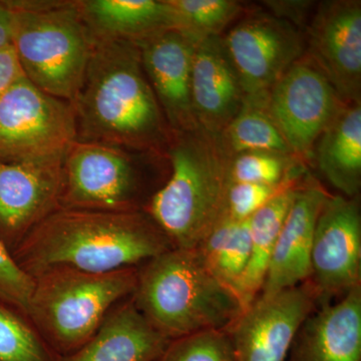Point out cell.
I'll list each match as a JSON object with an SVG mask.
<instances>
[{
    "mask_svg": "<svg viewBox=\"0 0 361 361\" xmlns=\"http://www.w3.org/2000/svg\"><path fill=\"white\" fill-rule=\"evenodd\" d=\"M173 246L144 210L104 212L58 208L11 255L33 278L52 268L106 273L139 267Z\"/></svg>",
    "mask_w": 361,
    "mask_h": 361,
    "instance_id": "cell-1",
    "label": "cell"
},
{
    "mask_svg": "<svg viewBox=\"0 0 361 361\" xmlns=\"http://www.w3.org/2000/svg\"><path fill=\"white\" fill-rule=\"evenodd\" d=\"M71 104L77 141L166 155L172 132L137 44L94 39L84 82Z\"/></svg>",
    "mask_w": 361,
    "mask_h": 361,
    "instance_id": "cell-2",
    "label": "cell"
},
{
    "mask_svg": "<svg viewBox=\"0 0 361 361\" xmlns=\"http://www.w3.org/2000/svg\"><path fill=\"white\" fill-rule=\"evenodd\" d=\"M166 155L170 176L144 211L173 248L195 249L227 216L232 158L219 135L201 128L172 132Z\"/></svg>",
    "mask_w": 361,
    "mask_h": 361,
    "instance_id": "cell-3",
    "label": "cell"
},
{
    "mask_svg": "<svg viewBox=\"0 0 361 361\" xmlns=\"http://www.w3.org/2000/svg\"><path fill=\"white\" fill-rule=\"evenodd\" d=\"M135 306L169 341L209 330L228 331L245 310L207 267L198 249L172 248L137 268Z\"/></svg>",
    "mask_w": 361,
    "mask_h": 361,
    "instance_id": "cell-4",
    "label": "cell"
},
{
    "mask_svg": "<svg viewBox=\"0 0 361 361\" xmlns=\"http://www.w3.org/2000/svg\"><path fill=\"white\" fill-rule=\"evenodd\" d=\"M11 45L35 87L71 102L82 87L94 39L77 0H6Z\"/></svg>",
    "mask_w": 361,
    "mask_h": 361,
    "instance_id": "cell-5",
    "label": "cell"
},
{
    "mask_svg": "<svg viewBox=\"0 0 361 361\" xmlns=\"http://www.w3.org/2000/svg\"><path fill=\"white\" fill-rule=\"evenodd\" d=\"M137 268L106 273L52 268L33 277L26 316L59 357L75 353L96 334L111 308L132 296Z\"/></svg>",
    "mask_w": 361,
    "mask_h": 361,
    "instance_id": "cell-6",
    "label": "cell"
},
{
    "mask_svg": "<svg viewBox=\"0 0 361 361\" xmlns=\"http://www.w3.org/2000/svg\"><path fill=\"white\" fill-rule=\"evenodd\" d=\"M167 155L77 141L63 161L59 208L104 212L144 210L154 168Z\"/></svg>",
    "mask_w": 361,
    "mask_h": 361,
    "instance_id": "cell-7",
    "label": "cell"
},
{
    "mask_svg": "<svg viewBox=\"0 0 361 361\" xmlns=\"http://www.w3.org/2000/svg\"><path fill=\"white\" fill-rule=\"evenodd\" d=\"M77 137L73 104L47 94L25 77L0 101L2 163H63Z\"/></svg>",
    "mask_w": 361,
    "mask_h": 361,
    "instance_id": "cell-8",
    "label": "cell"
},
{
    "mask_svg": "<svg viewBox=\"0 0 361 361\" xmlns=\"http://www.w3.org/2000/svg\"><path fill=\"white\" fill-rule=\"evenodd\" d=\"M344 104L310 59H299L291 66L267 97L268 111L293 155L312 151Z\"/></svg>",
    "mask_w": 361,
    "mask_h": 361,
    "instance_id": "cell-9",
    "label": "cell"
},
{
    "mask_svg": "<svg viewBox=\"0 0 361 361\" xmlns=\"http://www.w3.org/2000/svg\"><path fill=\"white\" fill-rule=\"evenodd\" d=\"M319 306L361 285V214L355 198L329 196L316 222L310 279Z\"/></svg>",
    "mask_w": 361,
    "mask_h": 361,
    "instance_id": "cell-10",
    "label": "cell"
},
{
    "mask_svg": "<svg viewBox=\"0 0 361 361\" xmlns=\"http://www.w3.org/2000/svg\"><path fill=\"white\" fill-rule=\"evenodd\" d=\"M317 306L310 280L256 297L228 330L236 361H286L297 332Z\"/></svg>",
    "mask_w": 361,
    "mask_h": 361,
    "instance_id": "cell-11",
    "label": "cell"
},
{
    "mask_svg": "<svg viewBox=\"0 0 361 361\" xmlns=\"http://www.w3.org/2000/svg\"><path fill=\"white\" fill-rule=\"evenodd\" d=\"M223 42L245 97L268 94L301 59L303 40L287 21L251 16L234 26Z\"/></svg>",
    "mask_w": 361,
    "mask_h": 361,
    "instance_id": "cell-12",
    "label": "cell"
},
{
    "mask_svg": "<svg viewBox=\"0 0 361 361\" xmlns=\"http://www.w3.org/2000/svg\"><path fill=\"white\" fill-rule=\"evenodd\" d=\"M311 61L344 104L360 102L361 4L322 2L310 26Z\"/></svg>",
    "mask_w": 361,
    "mask_h": 361,
    "instance_id": "cell-13",
    "label": "cell"
},
{
    "mask_svg": "<svg viewBox=\"0 0 361 361\" xmlns=\"http://www.w3.org/2000/svg\"><path fill=\"white\" fill-rule=\"evenodd\" d=\"M199 40L177 30L137 42L142 68L171 132L198 128L192 108V66Z\"/></svg>",
    "mask_w": 361,
    "mask_h": 361,
    "instance_id": "cell-14",
    "label": "cell"
},
{
    "mask_svg": "<svg viewBox=\"0 0 361 361\" xmlns=\"http://www.w3.org/2000/svg\"><path fill=\"white\" fill-rule=\"evenodd\" d=\"M63 163L0 161V240L13 253L23 239L59 208Z\"/></svg>",
    "mask_w": 361,
    "mask_h": 361,
    "instance_id": "cell-15",
    "label": "cell"
},
{
    "mask_svg": "<svg viewBox=\"0 0 361 361\" xmlns=\"http://www.w3.org/2000/svg\"><path fill=\"white\" fill-rule=\"evenodd\" d=\"M197 126L220 135L245 102V94L219 35L199 40L195 47L191 82Z\"/></svg>",
    "mask_w": 361,
    "mask_h": 361,
    "instance_id": "cell-16",
    "label": "cell"
},
{
    "mask_svg": "<svg viewBox=\"0 0 361 361\" xmlns=\"http://www.w3.org/2000/svg\"><path fill=\"white\" fill-rule=\"evenodd\" d=\"M286 361H361V285L306 318Z\"/></svg>",
    "mask_w": 361,
    "mask_h": 361,
    "instance_id": "cell-17",
    "label": "cell"
},
{
    "mask_svg": "<svg viewBox=\"0 0 361 361\" xmlns=\"http://www.w3.org/2000/svg\"><path fill=\"white\" fill-rule=\"evenodd\" d=\"M329 196L316 184L301 187L278 236L259 295H272L310 279L316 222Z\"/></svg>",
    "mask_w": 361,
    "mask_h": 361,
    "instance_id": "cell-18",
    "label": "cell"
},
{
    "mask_svg": "<svg viewBox=\"0 0 361 361\" xmlns=\"http://www.w3.org/2000/svg\"><path fill=\"white\" fill-rule=\"evenodd\" d=\"M170 342L130 296L111 308L85 345L58 361H158Z\"/></svg>",
    "mask_w": 361,
    "mask_h": 361,
    "instance_id": "cell-19",
    "label": "cell"
},
{
    "mask_svg": "<svg viewBox=\"0 0 361 361\" xmlns=\"http://www.w3.org/2000/svg\"><path fill=\"white\" fill-rule=\"evenodd\" d=\"M77 4L94 39L137 44L175 30L168 0H77Z\"/></svg>",
    "mask_w": 361,
    "mask_h": 361,
    "instance_id": "cell-20",
    "label": "cell"
},
{
    "mask_svg": "<svg viewBox=\"0 0 361 361\" xmlns=\"http://www.w3.org/2000/svg\"><path fill=\"white\" fill-rule=\"evenodd\" d=\"M318 167L346 198H355L361 185L360 102L345 104L319 137Z\"/></svg>",
    "mask_w": 361,
    "mask_h": 361,
    "instance_id": "cell-21",
    "label": "cell"
},
{
    "mask_svg": "<svg viewBox=\"0 0 361 361\" xmlns=\"http://www.w3.org/2000/svg\"><path fill=\"white\" fill-rule=\"evenodd\" d=\"M302 186L286 188L249 218L250 260L236 288L245 308L260 294L278 236Z\"/></svg>",
    "mask_w": 361,
    "mask_h": 361,
    "instance_id": "cell-22",
    "label": "cell"
},
{
    "mask_svg": "<svg viewBox=\"0 0 361 361\" xmlns=\"http://www.w3.org/2000/svg\"><path fill=\"white\" fill-rule=\"evenodd\" d=\"M267 97H245L238 115L221 133V142L231 158L248 152L293 155L268 111Z\"/></svg>",
    "mask_w": 361,
    "mask_h": 361,
    "instance_id": "cell-23",
    "label": "cell"
},
{
    "mask_svg": "<svg viewBox=\"0 0 361 361\" xmlns=\"http://www.w3.org/2000/svg\"><path fill=\"white\" fill-rule=\"evenodd\" d=\"M197 249L211 272L236 292L250 260L249 219L226 216Z\"/></svg>",
    "mask_w": 361,
    "mask_h": 361,
    "instance_id": "cell-24",
    "label": "cell"
},
{
    "mask_svg": "<svg viewBox=\"0 0 361 361\" xmlns=\"http://www.w3.org/2000/svg\"><path fill=\"white\" fill-rule=\"evenodd\" d=\"M27 316L0 298V361H58Z\"/></svg>",
    "mask_w": 361,
    "mask_h": 361,
    "instance_id": "cell-25",
    "label": "cell"
},
{
    "mask_svg": "<svg viewBox=\"0 0 361 361\" xmlns=\"http://www.w3.org/2000/svg\"><path fill=\"white\" fill-rule=\"evenodd\" d=\"M175 30L197 40L219 35L238 16L241 6L232 0H168Z\"/></svg>",
    "mask_w": 361,
    "mask_h": 361,
    "instance_id": "cell-26",
    "label": "cell"
},
{
    "mask_svg": "<svg viewBox=\"0 0 361 361\" xmlns=\"http://www.w3.org/2000/svg\"><path fill=\"white\" fill-rule=\"evenodd\" d=\"M288 156L268 152H248L233 157L231 183L282 185L298 180Z\"/></svg>",
    "mask_w": 361,
    "mask_h": 361,
    "instance_id": "cell-27",
    "label": "cell"
},
{
    "mask_svg": "<svg viewBox=\"0 0 361 361\" xmlns=\"http://www.w3.org/2000/svg\"><path fill=\"white\" fill-rule=\"evenodd\" d=\"M158 361H236L229 332L209 330L175 339Z\"/></svg>",
    "mask_w": 361,
    "mask_h": 361,
    "instance_id": "cell-28",
    "label": "cell"
},
{
    "mask_svg": "<svg viewBox=\"0 0 361 361\" xmlns=\"http://www.w3.org/2000/svg\"><path fill=\"white\" fill-rule=\"evenodd\" d=\"M299 180L282 185L231 183L227 195V216L234 220H247L273 197Z\"/></svg>",
    "mask_w": 361,
    "mask_h": 361,
    "instance_id": "cell-29",
    "label": "cell"
},
{
    "mask_svg": "<svg viewBox=\"0 0 361 361\" xmlns=\"http://www.w3.org/2000/svg\"><path fill=\"white\" fill-rule=\"evenodd\" d=\"M32 289L33 278L20 269L0 240V298L26 315Z\"/></svg>",
    "mask_w": 361,
    "mask_h": 361,
    "instance_id": "cell-30",
    "label": "cell"
},
{
    "mask_svg": "<svg viewBox=\"0 0 361 361\" xmlns=\"http://www.w3.org/2000/svg\"><path fill=\"white\" fill-rule=\"evenodd\" d=\"M25 77L13 45L0 51V101L18 80Z\"/></svg>",
    "mask_w": 361,
    "mask_h": 361,
    "instance_id": "cell-31",
    "label": "cell"
},
{
    "mask_svg": "<svg viewBox=\"0 0 361 361\" xmlns=\"http://www.w3.org/2000/svg\"><path fill=\"white\" fill-rule=\"evenodd\" d=\"M11 45V11L6 0H0V51Z\"/></svg>",
    "mask_w": 361,
    "mask_h": 361,
    "instance_id": "cell-32",
    "label": "cell"
}]
</instances>
